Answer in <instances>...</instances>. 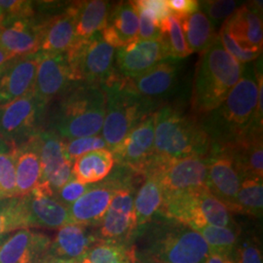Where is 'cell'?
<instances>
[{"label": "cell", "instance_id": "obj_1", "mask_svg": "<svg viewBox=\"0 0 263 263\" xmlns=\"http://www.w3.org/2000/svg\"><path fill=\"white\" fill-rule=\"evenodd\" d=\"M258 98V83L254 64L244 65L242 76L215 110L203 115L200 125L207 134L210 147H228L243 141L257 127L254 113Z\"/></svg>", "mask_w": 263, "mask_h": 263}, {"label": "cell", "instance_id": "obj_2", "mask_svg": "<svg viewBox=\"0 0 263 263\" xmlns=\"http://www.w3.org/2000/svg\"><path fill=\"white\" fill-rule=\"evenodd\" d=\"M105 116V94L102 85L73 82L49 104L43 130L65 141L99 136Z\"/></svg>", "mask_w": 263, "mask_h": 263}, {"label": "cell", "instance_id": "obj_3", "mask_svg": "<svg viewBox=\"0 0 263 263\" xmlns=\"http://www.w3.org/2000/svg\"><path fill=\"white\" fill-rule=\"evenodd\" d=\"M133 248L135 254L162 263H205L210 254L200 233L159 213L136 232Z\"/></svg>", "mask_w": 263, "mask_h": 263}, {"label": "cell", "instance_id": "obj_4", "mask_svg": "<svg viewBox=\"0 0 263 263\" xmlns=\"http://www.w3.org/2000/svg\"><path fill=\"white\" fill-rule=\"evenodd\" d=\"M244 69L230 56L218 35L213 44L201 54L194 76L191 109L196 115H206L219 107Z\"/></svg>", "mask_w": 263, "mask_h": 263}, {"label": "cell", "instance_id": "obj_5", "mask_svg": "<svg viewBox=\"0 0 263 263\" xmlns=\"http://www.w3.org/2000/svg\"><path fill=\"white\" fill-rule=\"evenodd\" d=\"M210 144L207 134L194 117L170 105L156 110L155 155L169 160L208 156Z\"/></svg>", "mask_w": 263, "mask_h": 263}, {"label": "cell", "instance_id": "obj_6", "mask_svg": "<svg viewBox=\"0 0 263 263\" xmlns=\"http://www.w3.org/2000/svg\"><path fill=\"white\" fill-rule=\"evenodd\" d=\"M105 116L103 139L112 152L140 123L156 112L153 104L135 94L117 72L104 85Z\"/></svg>", "mask_w": 263, "mask_h": 263}, {"label": "cell", "instance_id": "obj_7", "mask_svg": "<svg viewBox=\"0 0 263 263\" xmlns=\"http://www.w3.org/2000/svg\"><path fill=\"white\" fill-rule=\"evenodd\" d=\"M73 82L104 85L115 73V48L104 41L102 32L78 39L66 54Z\"/></svg>", "mask_w": 263, "mask_h": 263}, {"label": "cell", "instance_id": "obj_8", "mask_svg": "<svg viewBox=\"0 0 263 263\" xmlns=\"http://www.w3.org/2000/svg\"><path fill=\"white\" fill-rule=\"evenodd\" d=\"M140 178L144 179L131 170L116 165L111 175L93 184L82 197L68 208L71 222L91 228L98 227L115 194L121 188L137 185Z\"/></svg>", "mask_w": 263, "mask_h": 263}, {"label": "cell", "instance_id": "obj_9", "mask_svg": "<svg viewBox=\"0 0 263 263\" xmlns=\"http://www.w3.org/2000/svg\"><path fill=\"white\" fill-rule=\"evenodd\" d=\"M46 108L39 104L33 92L0 104V136L16 149L43 130Z\"/></svg>", "mask_w": 263, "mask_h": 263}, {"label": "cell", "instance_id": "obj_10", "mask_svg": "<svg viewBox=\"0 0 263 263\" xmlns=\"http://www.w3.org/2000/svg\"><path fill=\"white\" fill-rule=\"evenodd\" d=\"M208 165V156H190L177 160L157 157L146 177H153L159 181L163 197L167 198L206 187Z\"/></svg>", "mask_w": 263, "mask_h": 263}, {"label": "cell", "instance_id": "obj_11", "mask_svg": "<svg viewBox=\"0 0 263 263\" xmlns=\"http://www.w3.org/2000/svg\"><path fill=\"white\" fill-rule=\"evenodd\" d=\"M137 185L123 187L115 194L101 224L95 231L100 241L133 246L137 231L134 200Z\"/></svg>", "mask_w": 263, "mask_h": 263}, {"label": "cell", "instance_id": "obj_12", "mask_svg": "<svg viewBox=\"0 0 263 263\" xmlns=\"http://www.w3.org/2000/svg\"><path fill=\"white\" fill-rule=\"evenodd\" d=\"M19 202L28 229H59L72 223L68 208L54 197L46 183L39 182L29 194L19 197Z\"/></svg>", "mask_w": 263, "mask_h": 263}, {"label": "cell", "instance_id": "obj_13", "mask_svg": "<svg viewBox=\"0 0 263 263\" xmlns=\"http://www.w3.org/2000/svg\"><path fill=\"white\" fill-rule=\"evenodd\" d=\"M33 95L44 108L55 102L73 83L66 54L39 51Z\"/></svg>", "mask_w": 263, "mask_h": 263}, {"label": "cell", "instance_id": "obj_14", "mask_svg": "<svg viewBox=\"0 0 263 263\" xmlns=\"http://www.w3.org/2000/svg\"><path fill=\"white\" fill-rule=\"evenodd\" d=\"M179 70V62L168 59L141 76L125 79V82L132 92L157 108L177 91Z\"/></svg>", "mask_w": 263, "mask_h": 263}, {"label": "cell", "instance_id": "obj_15", "mask_svg": "<svg viewBox=\"0 0 263 263\" xmlns=\"http://www.w3.org/2000/svg\"><path fill=\"white\" fill-rule=\"evenodd\" d=\"M154 136L155 112L143 119L112 151L114 163L143 177L154 154Z\"/></svg>", "mask_w": 263, "mask_h": 263}, {"label": "cell", "instance_id": "obj_16", "mask_svg": "<svg viewBox=\"0 0 263 263\" xmlns=\"http://www.w3.org/2000/svg\"><path fill=\"white\" fill-rule=\"evenodd\" d=\"M206 187L230 212H235L237 193L243 178L233 158L226 151L210 148Z\"/></svg>", "mask_w": 263, "mask_h": 263}, {"label": "cell", "instance_id": "obj_17", "mask_svg": "<svg viewBox=\"0 0 263 263\" xmlns=\"http://www.w3.org/2000/svg\"><path fill=\"white\" fill-rule=\"evenodd\" d=\"M162 40H136L115 51L116 72L124 79L143 74L152 67L168 60Z\"/></svg>", "mask_w": 263, "mask_h": 263}, {"label": "cell", "instance_id": "obj_18", "mask_svg": "<svg viewBox=\"0 0 263 263\" xmlns=\"http://www.w3.org/2000/svg\"><path fill=\"white\" fill-rule=\"evenodd\" d=\"M79 1L69 2L65 9L36 22L40 30V51L51 54H66L74 46L76 16Z\"/></svg>", "mask_w": 263, "mask_h": 263}, {"label": "cell", "instance_id": "obj_19", "mask_svg": "<svg viewBox=\"0 0 263 263\" xmlns=\"http://www.w3.org/2000/svg\"><path fill=\"white\" fill-rule=\"evenodd\" d=\"M39 55L15 57L0 67V104L33 92Z\"/></svg>", "mask_w": 263, "mask_h": 263}, {"label": "cell", "instance_id": "obj_20", "mask_svg": "<svg viewBox=\"0 0 263 263\" xmlns=\"http://www.w3.org/2000/svg\"><path fill=\"white\" fill-rule=\"evenodd\" d=\"M51 241L28 228L12 232L0 242V263H40L47 256Z\"/></svg>", "mask_w": 263, "mask_h": 263}, {"label": "cell", "instance_id": "obj_21", "mask_svg": "<svg viewBox=\"0 0 263 263\" xmlns=\"http://www.w3.org/2000/svg\"><path fill=\"white\" fill-rule=\"evenodd\" d=\"M41 36L35 20L0 21V48L12 56H29L40 51Z\"/></svg>", "mask_w": 263, "mask_h": 263}, {"label": "cell", "instance_id": "obj_22", "mask_svg": "<svg viewBox=\"0 0 263 263\" xmlns=\"http://www.w3.org/2000/svg\"><path fill=\"white\" fill-rule=\"evenodd\" d=\"M232 37L245 49L262 51V2L253 1L240 6L226 21Z\"/></svg>", "mask_w": 263, "mask_h": 263}, {"label": "cell", "instance_id": "obj_23", "mask_svg": "<svg viewBox=\"0 0 263 263\" xmlns=\"http://www.w3.org/2000/svg\"><path fill=\"white\" fill-rule=\"evenodd\" d=\"M100 241L91 227L68 223L58 229L48 251L47 256L77 263L90 248Z\"/></svg>", "mask_w": 263, "mask_h": 263}, {"label": "cell", "instance_id": "obj_24", "mask_svg": "<svg viewBox=\"0 0 263 263\" xmlns=\"http://www.w3.org/2000/svg\"><path fill=\"white\" fill-rule=\"evenodd\" d=\"M139 17L131 1H121L113 7L105 28L104 41L113 48L124 47L138 40Z\"/></svg>", "mask_w": 263, "mask_h": 263}, {"label": "cell", "instance_id": "obj_25", "mask_svg": "<svg viewBox=\"0 0 263 263\" xmlns=\"http://www.w3.org/2000/svg\"><path fill=\"white\" fill-rule=\"evenodd\" d=\"M22 146H27L37 153L41 165L39 182H46L69 161L66 155L65 140L53 132L42 130Z\"/></svg>", "mask_w": 263, "mask_h": 263}, {"label": "cell", "instance_id": "obj_26", "mask_svg": "<svg viewBox=\"0 0 263 263\" xmlns=\"http://www.w3.org/2000/svg\"><path fill=\"white\" fill-rule=\"evenodd\" d=\"M111 151L107 148L91 151L74 160L73 178L84 184H95L106 179L114 167Z\"/></svg>", "mask_w": 263, "mask_h": 263}, {"label": "cell", "instance_id": "obj_27", "mask_svg": "<svg viewBox=\"0 0 263 263\" xmlns=\"http://www.w3.org/2000/svg\"><path fill=\"white\" fill-rule=\"evenodd\" d=\"M112 3L104 0L79 1L76 16V36L88 39L105 28Z\"/></svg>", "mask_w": 263, "mask_h": 263}, {"label": "cell", "instance_id": "obj_28", "mask_svg": "<svg viewBox=\"0 0 263 263\" xmlns=\"http://www.w3.org/2000/svg\"><path fill=\"white\" fill-rule=\"evenodd\" d=\"M163 199V191L159 181L153 177L144 178L134 200L137 231L146 226L159 213Z\"/></svg>", "mask_w": 263, "mask_h": 263}, {"label": "cell", "instance_id": "obj_29", "mask_svg": "<svg viewBox=\"0 0 263 263\" xmlns=\"http://www.w3.org/2000/svg\"><path fill=\"white\" fill-rule=\"evenodd\" d=\"M180 23L191 54L204 53L217 36L216 28L200 9L180 19Z\"/></svg>", "mask_w": 263, "mask_h": 263}, {"label": "cell", "instance_id": "obj_30", "mask_svg": "<svg viewBox=\"0 0 263 263\" xmlns=\"http://www.w3.org/2000/svg\"><path fill=\"white\" fill-rule=\"evenodd\" d=\"M41 179V165L37 153L27 146L16 151L17 197L29 194Z\"/></svg>", "mask_w": 263, "mask_h": 263}, {"label": "cell", "instance_id": "obj_31", "mask_svg": "<svg viewBox=\"0 0 263 263\" xmlns=\"http://www.w3.org/2000/svg\"><path fill=\"white\" fill-rule=\"evenodd\" d=\"M209 247L210 253L222 254L234 258L236 247L240 237L238 227L205 226L197 231Z\"/></svg>", "mask_w": 263, "mask_h": 263}, {"label": "cell", "instance_id": "obj_32", "mask_svg": "<svg viewBox=\"0 0 263 263\" xmlns=\"http://www.w3.org/2000/svg\"><path fill=\"white\" fill-rule=\"evenodd\" d=\"M263 179L245 178L237 193L235 212L261 217L263 211Z\"/></svg>", "mask_w": 263, "mask_h": 263}, {"label": "cell", "instance_id": "obj_33", "mask_svg": "<svg viewBox=\"0 0 263 263\" xmlns=\"http://www.w3.org/2000/svg\"><path fill=\"white\" fill-rule=\"evenodd\" d=\"M77 263H134V248L128 245L98 241Z\"/></svg>", "mask_w": 263, "mask_h": 263}, {"label": "cell", "instance_id": "obj_34", "mask_svg": "<svg viewBox=\"0 0 263 263\" xmlns=\"http://www.w3.org/2000/svg\"><path fill=\"white\" fill-rule=\"evenodd\" d=\"M161 28V40L166 48L169 59L179 61L191 54L184 37L180 19L171 14L169 17L164 21Z\"/></svg>", "mask_w": 263, "mask_h": 263}, {"label": "cell", "instance_id": "obj_35", "mask_svg": "<svg viewBox=\"0 0 263 263\" xmlns=\"http://www.w3.org/2000/svg\"><path fill=\"white\" fill-rule=\"evenodd\" d=\"M21 229H28L20 207L19 198L0 200V242Z\"/></svg>", "mask_w": 263, "mask_h": 263}, {"label": "cell", "instance_id": "obj_36", "mask_svg": "<svg viewBox=\"0 0 263 263\" xmlns=\"http://www.w3.org/2000/svg\"><path fill=\"white\" fill-rule=\"evenodd\" d=\"M242 5V2L234 0L199 1L200 10L206 15L215 28L223 25Z\"/></svg>", "mask_w": 263, "mask_h": 263}, {"label": "cell", "instance_id": "obj_37", "mask_svg": "<svg viewBox=\"0 0 263 263\" xmlns=\"http://www.w3.org/2000/svg\"><path fill=\"white\" fill-rule=\"evenodd\" d=\"M16 151H12L10 153H0V196H1V200L17 197Z\"/></svg>", "mask_w": 263, "mask_h": 263}, {"label": "cell", "instance_id": "obj_38", "mask_svg": "<svg viewBox=\"0 0 263 263\" xmlns=\"http://www.w3.org/2000/svg\"><path fill=\"white\" fill-rule=\"evenodd\" d=\"M218 37L220 39V42L222 43L226 52L241 65L252 63L254 60L258 59V57L262 53V51L249 50L242 47L235 39L232 37L226 24L222 25Z\"/></svg>", "mask_w": 263, "mask_h": 263}, {"label": "cell", "instance_id": "obj_39", "mask_svg": "<svg viewBox=\"0 0 263 263\" xmlns=\"http://www.w3.org/2000/svg\"><path fill=\"white\" fill-rule=\"evenodd\" d=\"M65 144L66 157L71 162L91 151L107 148V145L102 136L85 137L65 141Z\"/></svg>", "mask_w": 263, "mask_h": 263}, {"label": "cell", "instance_id": "obj_40", "mask_svg": "<svg viewBox=\"0 0 263 263\" xmlns=\"http://www.w3.org/2000/svg\"><path fill=\"white\" fill-rule=\"evenodd\" d=\"M234 261L235 263H263L261 247L254 236L239 237Z\"/></svg>", "mask_w": 263, "mask_h": 263}, {"label": "cell", "instance_id": "obj_41", "mask_svg": "<svg viewBox=\"0 0 263 263\" xmlns=\"http://www.w3.org/2000/svg\"><path fill=\"white\" fill-rule=\"evenodd\" d=\"M93 184H84L76 180L74 178L70 179L63 187L60 188L54 197L66 208H69L85 193L92 187Z\"/></svg>", "mask_w": 263, "mask_h": 263}, {"label": "cell", "instance_id": "obj_42", "mask_svg": "<svg viewBox=\"0 0 263 263\" xmlns=\"http://www.w3.org/2000/svg\"><path fill=\"white\" fill-rule=\"evenodd\" d=\"M139 17L138 40H160L162 38V28L156 21L143 10L136 8Z\"/></svg>", "mask_w": 263, "mask_h": 263}, {"label": "cell", "instance_id": "obj_43", "mask_svg": "<svg viewBox=\"0 0 263 263\" xmlns=\"http://www.w3.org/2000/svg\"><path fill=\"white\" fill-rule=\"evenodd\" d=\"M131 2L134 7L146 12L152 19L155 20L161 26L171 15L166 0H138Z\"/></svg>", "mask_w": 263, "mask_h": 263}, {"label": "cell", "instance_id": "obj_44", "mask_svg": "<svg viewBox=\"0 0 263 263\" xmlns=\"http://www.w3.org/2000/svg\"><path fill=\"white\" fill-rule=\"evenodd\" d=\"M172 15L179 19L185 18L200 9L199 1L196 0H166Z\"/></svg>", "mask_w": 263, "mask_h": 263}, {"label": "cell", "instance_id": "obj_45", "mask_svg": "<svg viewBox=\"0 0 263 263\" xmlns=\"http://www.w3.org/2000/svg\"><path fill=\"white\" fill-rule=\"evenodd\" d=\"M205 263H235L234 258L222 254L210 253Z\"/></svg>", "mask_w": 263, "mask_h": 263}, {"label": "cell", "instance_id": "obj_46", "mask_svg": "<svg viewBox=\"0 0 263 263\" xmlns=\"http://www.w3.org/2000/svg\"><path fill=\"white\" fill-rule=\"evenodd\" d=\"M14 151H16V148L13 147L0 136V153H10Z\"/></svg>", "mask_w": 263, "mask_h": 263}, {"label": "cell", "instance_id": "obj_47", "mask_svg": "<svg viewBox=\"0 0 263 263\" xmlns=\"http://www.w3.org/2000/svg\"><path fill=\"white\" fill-rule=\"evenodd\" d=\"M13 58H15V57L12 56L11 54L5 52L4 50H2L0 48V66L5 65L7 62H9L10 60L13 59Z\"/></svg>", "mask_w": 263, "mask_h": 263}, {"label": "cell", "instance_id": "obj_48", "mask_svg": "<svg viewBox=\"0 0 263 263\" xmlns=\"http://www.w3.org/2000/svg\"><path fill=\"white\" fill-rule=\"evenodd\" d=\"M134 263H162L158 262V261H155V260H152L149 258H146V257H143L141 255L139 254H136L134 253Z\"/></svg>", "mask_w": 263, "mask_h": 263}, {"label": "cell", "instance_id": "obj_49", "mask_svg": "<svg viewBox=\"0 0 263 263\" xmlns=\"http://www.w3.org/2000/svg\"><path fill=\"white\" fill-rule=\"evenodd\" d=\"M40 263H73L70 261H66V260H63L60 258H55V257H50V256H46L42 261Z\"/></svg>", "mask_w": 263, "mask_h": 263}, {"label": "cell", "instance_id": "obj_50", "mask_svg": "<svg viewBox=\"0 0 263 263\" xmlns=\"http://www.w3.org/2000/svg\"><path fill=\"white\" fill-rule=\"evenodd\" d=\"M2 15H3V13H2V10L0 8V17H2Z\"/></svg>", "mask_w": 263, "mask_h": 263}, {"label": "cell", "instance_id": "obj_51", "mask_svg": "<svg viewBox=\"0 0 263 263\" xmlns=\"http://www.w3.org/2000/svg\"><path fill=\"white\" fill-rule=\"evenodd\" d=\"M2 18H3V15H2V17H0V21H1V20H2Z\"/></svg>", "mask_w": 263, "mask_h": 263}, {"label": "cell", "instance_id": "obj_52", "mask_svg": "<svg viewBox=\"0 0 263 263\" xmlns=\"http://www.w3.org/2000/svg\"><path fill=\"white\" fill-rule=\"evenodd\" d=\"M0 200H1V196H0Z\"/></svg>", "mask_w": 263, "mask_h": 263}, {"label": "cell", "instance_id": "obj_53", "mask_svg": "<svg viewBox=\"0 0 263 263\" xmlns=\"http://www.w3.org/2000/svg\"><path fill=\"white\" fill-rule=\"evenodd\" d=\"M0 67H1V66H0Z\"/></svg>", "mask_w": 263, "mask_h": 263}]
</instances>
